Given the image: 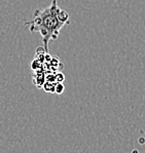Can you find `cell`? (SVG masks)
I'll use <instances>...</instances> for the list:
<instances>
[{
  "label": "cell",
  "instance_id": "cell-1",
  "mask_svg": "<svg viewBox=\"0 0 145 153\" xmlns=\"http://www.w3.org/2000/svg\"><path fill=\"white\" fill-rule=\"evenodd\" d=\"M67 24H70L69 13L58 6L57 0H53L48 7L36 9L33 19L25 23V26L30 32H38L41 35L44 49L48 53L50 41L56 40L61 29Z\"/></svg>",
  "mask_w": 145,
  "mask_h": 153
},
{
  "label": "cell",
  "instance_id": "cell-2",
  "mask_svg": "<svg viewBox=\"0 0 145 153\" xmlns=\"http://www.w3.org/2000/svg\"><path fill=\"white\" fill-rule=\"evenodd\" d=\"M55 85H56V83H54V82L46 81L45 83L43 84V88L46 93H55Z\"/></svg>",
  "mask_w": 145,
  "mask_h": 153
},
{
  "label": "cell",
  "instance_id": "cell-3",
  "mask_svg": "<svg viewBox=\"0 0 145 153\" xmlns=\"http://www.w3.org/2000/svg\"><path fill=\"white\" fill-rule=\"evenodd\" d=\"M64 85L62 84V82H56L55 85V93L58 94V95H61V94L64 91Z\"/></svg>",
  "mask_w": 145,
  "mask_h": 153
},
{
  "label": "cell",
  "instance_id": "cell-4",
  "mask_svg": "<svg viewBox=\"0 0 145 153\" xmlns=\"http://www.w3.org/2000/svg\"><path fill=\"white\" fill-rule=\"evenodd\" d=\"M64 78H65L64 74L60 72L59 74H57V75L55 76V81H56V82H63V80H64Z\"/></svg>",
  "mask_w": 145,
  "mask_h": 153
}]
</instances>
